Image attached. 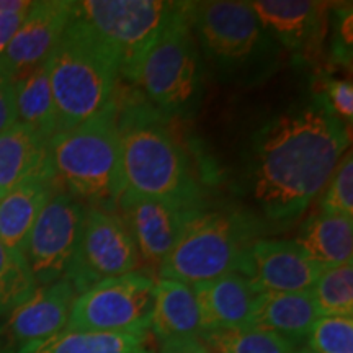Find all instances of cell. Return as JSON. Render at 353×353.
I'll use <instances>...</instances> for the list:
<instances>
[{
  "label": "cell",
  "instance_id": "cell-34",
  "mask_svg": "<svg viewBox=\"0 0 353 353\" xmlns=\"http://www.w3.org/2000/svg\"><path fill=\"white\" fill-rule=\"evenodd\" d=\"M159 353H210L198 339H183V341H172L161 345Z\"/></svg>",
  "mask_w": 353,
  "mask_h": 353
},
{
  "label": "cell",
  "instance_id": "cell-30",
  "mask_svg": "<svg viewBox=\"0 0 353 353\" xmlns=\"http://www.w3.org/2000/svg\"><path fill=\"white\" fill-rule=\"evenodd\" d=\"M322 99L339 120L350 125L353 120V87L350 82L342 79H327Z\"/></svg>",
  "mask_w": 353,
  "mask_h": 353
},
{
  "label": "cell",
  "instance_id": "cell-15",
  "mask_svg": "<svg viewBox=\"0 0 353 353\" xmlns=\"http://www.w3.org/2000/svg\"><path fill=\"white\" fill-rule=\"evenodd\" d=\"M118 208L138 247L139 259L157 268L180 239L188 219L201 210L126 195L120 198Z\"/></svg>",
  "mask_w": 353,
  "mask_h": 353
},
{
  "label": "cell",
  "instance_id": "cell-25",
  "mask_svg": "<svg viewBox=\"0 0 353 353\" xmlns=\"http://www.w3.org/2000/svg\"><path fill=\"white\" fill-rule=\"evenodd\" d=\"M200 341L210 353H293L296 347L280 335L254 327L210 330Z\"/></svg>",
  "mask_w": 353,
  "mask_h": 353
},
{
  "label": "cell",
  "instance_id": "cell-32",
  "mask_svg": "<svg viewBox=\"0 0 353 353\" xmlns=\"http://www.w3.org/2000/svg\"><path fill=\"white\" fill-rule=\"evenodd\" d=\"M352 7H342L335 10V43L334 50L343 61H350L352 56Z\"/></svg>",
  "mask_w": 353,
  "mask_h": 353
},
{
  "label": "cell",
  "instance_id": "cell-16",
  "mask_svg": "<svg viewBox=\"0 0 353 353\" xmlns=\"http://www.w3.org/2000/svg\"><path fill=\"white\" fill-rule=\"evenodd\" d=\"M77 291L68 278L41 285L10 312L7 334L20 347L51 337L68 327Z\"/></svg>",
  "mask_w": 353,
  "mask_h": 353
},
{
  "label": "cell",
  "instance_id": "cell-28",
  "mask_svg": "<svg viewBox=\"0 0 353 353\" xmlns=\"http://www.w3.org/2000/svg\"><path fill=\"white\" fill-rule=\"evenodd\" d=\"M307 341L316 353H353V316H319Z\"/></svg>",
  "mask_w": 353,
  "mask_h": 353
},
{
  "label": "cell",
  "instance_id": "cell-3",
  "mask_svg": "<svg viewBox=\"0 0 353 353\" xmlns=\"http://www.w3.org/2000/svg\"><path fill=\"white\" fill-rule=\"evenodd\" d=\"M185 13L205 69L221 82L257 85L281 64V46L247 2H187Z\"/></svg>",
  "mask_w": 353,
  "mask_h": 353
},
{
  "label": "cell",
  "instance_id": "cell-12",
  "mask_svg": "<svg viewBox=\"0 0 353 353\" xmlns=\"http://www.w3.org/2000/svg\"><path fill=\"white\" fill-rule=\"evenodd\" d=\"M322 270L294 241L255 239L242 254L237 273L259 293H304Z\"/></svg>",
  "mask_w": 353,
  "mask_h": 353
},
{
  "label": "cell",
  "instance_id": "cell-23",
  "mask_svg": "<svg viewBox=\"0 0 353 353\" xmlns=\"http://www.w3.org/2000/svg\"><path fill=\"white\" fill-rule=\"evenodd\" d=\"M48 161V143L17 121L0 132V196Z\"/></svg>",
  "mask_w": 353,
  "mask_h": 353
},
{
  "label": "cell",
  "instance_id": "cell-26",
  "mask_svg": "<svg viewBox=\"0 0 353 353\" xmlns=\"http://www.w3.org/2000/svg\"><path fill=\"white\" fill-rule=\"evenodd\" d=\"M309 293L319 316H353V263L324 268Z\"/></svg>",
  "mask_w": 353,
  "mask_h": 353
},
{
  "label": "cell",
  "instance_id": "cell-5",
  "mask_svg": "<svg viewBox=\"0 0 353 353\" xmlns=\"http://www.w3.org/2000/svg\"><path fill=\"white\" fill-rule=\"evenodd\" d=\"M57 132L69 131L107 107L120 81L112 51L87 23L74 17L48 57Z\"/></svg>",
  "mask_w": 353,
  "mask_h": 353
},
{
  "label": "cell",
  "instance_id": "cell-35",
  "mask_svg": "<svg viewBox=\"0 0 353 353\" xmlns=\"http://www.w3.org/2000/svg\"><path fill=\"white\" fill-rule=\"evenodd\" d=\"M33 2L28 0H0V13H13L28 10Z\"/></svg>",
  "mask_w": 353,
  "mask_h": 353
},
{
  "label": "cell",
  "instance_id": "cell-10",
  "mask_svg": "<svg viewBox=\"0 0 353 353\" xmlns=\"http://www.w3.org/2000/svg\"><path fill=\"white\" fill-rule=\"evenodd\" d=\"M138 247L120 214L88 206L65 278L77 294L103 280L136 272Z\"/></svg>",
  "mask_w": 353,
  "mask_h": 353
},
{
  "label": "cell",
  "instance_id": "cell-17",
  "mask_svg": "<svg viewBox=\"0 0 353 353\" xmlns=\"http://www.w3.org/2000/svg\"><path fill=\"white\" fill-rule=\"evenodd\" d=\"M56 192L54 174L46 161L34 174L0 196V242L21 252L34 221Z\"/></svg>",
  "mask_w": 353,
  "mask_h": 353
},
{
  "label": "cell",
  "instance_id": "cell-27",
  "mask_svg": "<svg viewBox=\"0 0 353 353\" xmlns=\"http://www.w3.org/2000/svg\"><path fill=\"white\" fill-rule=\"evenodd\" d=\"M38 288L25 255L0 242V314L10 312Z\"/></svg>",
  "mask_w": 353,
  "mask_h": 353
},
{
  "label": "cell",
  "instance_id": "cell-33",
  "mask_svg": "<svg viewBox=\"0 0 353 353\" xmlns=\"http://www.w3.org/2000/svg\"><path fill=\"white\" fill-rule=\"evenodd\" d=\"M28 10L13 12V13H0V54L6 51L8 43L12 41V38L15 37V33L19 32L20 25L23 23Z\"/></svg>",
  "mask_w": 353,
  "mask_h": 353
},
{
  "label": "cell",
  "instance_id": "cell-6",
  "mask_svg": "<svg viewBox=\"0 0 353 353\" xmlns=\"http://www.w3.org/2000/svg\"><path fill=\"white\" fill-rule=\"evenodd\" d=\"M185 3L151 44L131 83L165 118H190L203 99V63L185 13Z\"/></svg>",
  "mask_w": 353,
  "mask_h": 353
},
{
  "label": "cell",
  "instance_id": "cell-11",
  "mask_svg": "<svg viewBox=\"0 0 353 353\" xmlns=\"http://www.w3.org/2000/svg\"><path fill=\"white\" fill-rule=\"evenodd\" d=\"M85 206L65 192H57L34 221L23 250L38 286L63 280L76 255Z\"/></svg>",
  "mask_w": 353,
  "mask_h": 353
},
{
  "label": "cell",
  "instance_id": "cell-24",
  "mask_svg": "<svg viewBox=\"0 0 353 353\" xmlns=\"http://www.w3.org/2000/svg\"><path fill=\"white\" fill-rule=\"evenodd\" d=\"M15 107L17 121L50 143L57 132V114L46 63L15 81Z\"/></svg>",
  "mask_w": 353,
  "mask_h": 353
},
{
  "label": "cell",
  "instance_id": "cell-36",
  "mask_svg": "<svg viewBox=\"0 0 353 353\" xmlns=\"http://www.w3.org/2000/svg\"><path fill=\"white\" fill-rule=\"evenodd\" d=\"M293 353H316V352H312V350H309V348H306V350H294Z\"/></svg>",
  "mask_w": 353,
  "mask_h": 353
},
{
  "label": "cell",
  "instance_id": "cell-8",
  "mask_svg": "<svg viewBox=\"0 0 353 353\" xmlns=\"http://www.w3.org/2000/svg\"><path fill=\"white\" fill-rule=\"evenodd\" d=\"M182 7L167 0H82L74 17L94 30L117 59L120 77L131 82L139 61Z\"/></svg>",
  "mask_w": 353,
  "mask_h": 353
},
{
  "label": "cell",
  "instance_id": "cell-14",
  "mask_svg": "<svg viewBox=\"0 0 353 353\" xmlns=\"http://www.w3.org/2000/svg\"><path fill=\"white\" fill-rule=\"evenodd\" d=\"M263 28L303 59L319 54L329 23V3L314 0H254L247 2Z\"/></svg>",
  "mask_w": 353,
  "mask_h": 353
},
{
  "label": "cell",
  "instance_id": "cell-18",
  "mask_svg": "<svg viewBox=\"0 0 353 353\" xmlns=\"http://www.w3.org/2000/svg\"><path fill=\"white\" fill-rule=\"evenodd\" d=\"M200 309L203 334L219 329L245 327L259 291L244 275L226 273L205 283L193 285Z\"/></svg>",
  "mask_w": 353,
  "mask_h": 353
},
{
  "label": "cell",
  "instance_id": "cell-19",
  "mask_svg": "<svg viewBox=\"0 0 353 353\" xmlns=\"http://www.w3.org/2000/svg\"><path fill=\"white\" fill-rule=\"evenodd\" d=\"M319 317L309 291L304 293H260L245 327L267 330L286 341H307L312 325Z\"/></svg>",
  "mask_w": 353,
  "mask_h": 353
},
{
  "label": "cell",
  "instance_id": "cell-7",
  "mask_svg": "<svg viewBox=\"0 0 353 353\" xmlns=\"http://www.w3.org/2000/svg\"><path fill=\"white\" fill-rule=\"evenodd\" d=\"M259 231L257 219L244 213L198 210L159 267V278L193 286L237 272Z\"/></svg>",
  "mask_w": 353,
  "mask_h": 353
},
{
  "label": "cell",
  "instance_id": "cell-13",
  "mask_svg": "<svg viewBox=\"0 0 353 353\" xmlns=\"http://www.w3.org/2000/svg\"><path fill=\"white\" fill-rule=\"evenodd\" d=\"M76 12V2L70 0H41L33 2L19 32L0 54V64L19 81L48 61L57 46Z\"/></svg>",
  "mask_w": 353,
  "mask_h": 353
},
{
  "label": "cell",
  "instance_id": "cell-2",
  "mask_svg": "<svg viewBox=\"0 0 353 353\" xmlns=\"http://www.w3.org/2000/svg\"><path fill=\"white\" fill-rule=\"evenodd\" d=\"M117 107L123 195L201 208V188L188 154L165 125L164 114L134 100L126 107L117 101Z\"/></svg>",
  "mask_w": 353,
  "mask_h": 353
},
{
  "label": "cell",
  "instance_id": "cell-31",
  "mask_svg": "<svg viewBox=\"0 0 353 353\" xmlns=\"http://www.w3.org/2000/svg\"><path fill=\"white\" fill-rule=\"evenodd\" d=\"M15 123V82L12 81L7 69L0 64V132L8 130Z\"/></svg>",
  "mask_w": 353,
  "mask_h": 353
},
{
  "label": "cell",
  "instance_id": "cell-4",
  "mask_svg": "<svg viewBox=\"0 0 353 353\" xmlns=\"http://www.w3.org/2000/svg\"><path fill=\"white\" fill-rule=\"evenodd\" d=\"M48 161L56 187L76 200L105 211L118 210L123 195L121 144L117 101L48 143Z\"/></svg>",
  "mask_w": 353,
  "mask_h": 353
},
{
  "label": "cell",
  "instance_id": "cell-9",
  "mask_svg": "<svg viewBox=\"0 0 353 353\" xmlns=\"http://www.w3.org/2000/svg\"><path fill=\"white\" fill-rule=\"evenodd\" d=\"M156 281L143 272L103 280L77 294L70 309V330L110 334L149 332Z\"/></svg>",
  "mask_w": 353,
  "mask_h": 353
},
{
  "label": "cell",
  "instance_id": "cell-21",
  "mask_svg": "<svg viewBox=\"0 0 353 353\" xmlns=\"http://www.w3.org/2000/svg\"><path fill=\"white\" fill-rule=\"evenodd\" d=\"M17 353H156L149 332L110 334L64 329L20 347Z\"/></svg>",
  "mask_w": 353,
  "mask_h": 353
},
{
  "label": "cell",
  "instance_id": "cell-20",
  "mask_svg": "<svg viewBox=\"0 0 353 353\" xmlns=\"http://www.w3.org/2000/svg\"><path fill=\"white\" fill-rule=\"evenodd\" d=\"M152 334L162 343L203 335L200 309L192 286L174 280L156 281L154 307L151 316Z\"/></svg>",
  "mask_w": 353,
  "mask_h": 353
},
{
  "label": "cell",
  "instance_id": "cell-1",
  "mask_svg": "<svg viewBox=\"0 0 353 353\" xmlns=\"http://www.w3.org/2000/svg\"><path fill=\"white\" fill-rule=\"evenodd\" d=\"M350 138L322 99L293 107L255 136L250 188L262 214L272 223L296 221L325 188Z\"/></svg>",
  "mask_w": 353,
  "mask_h": 353
},
{
  "label": "cell",
  "instance_id": "cell-29",
  "mask_svg": "<svg viewBox=\"0 0 353 353\" xmlns=\"http://www.w3.org/2000/svg\"><path fill=\"white\" fill-rule=\"evenodd\" d=\"M322 213L353 218V157L345 152L339 162L334 175L325 185L322 198Z\"/></svg>",
  "mask_w": 353,
  "mask_h": 353
},
{
  "label": "cell",
  "instance_id": "cell-22",
  "mask_svg": "<svg viewBox=\"0 0 353 353\" xmlns=\"http://www.w3.org/2000/svg\"><path fill=\"white\" fill-rule=\"evenodd\" d=\"M322 268L353 262V218L321 213L307 221L294 241Z\"/></svg>",
  "mask_w": 353,
  "mask_h": 353
}]
</instances>
